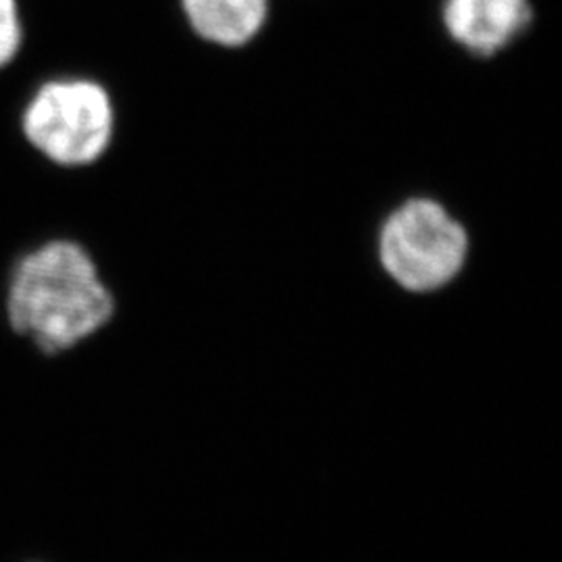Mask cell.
I'll return each mask as SVG.
<instances>
[{"label":"cell","mask_w":562,"mask_h":562,"mask_svg":"<svg viewBox=\"0 0 562 562\" xmlns=\"http://www.w3.org/2000/svg\"><path fill=\"white\" fill-rule=\"evenodd\" d=\"M183 15L202 41L241 46L261 32L269 0H181Z\"/></svg>","instance_id":"obj_5"},{"label":"cell","mask_w":562,"mask_h":562,"mask_svg":"<svg viewBox=\"0 0 562 562\" xmlns=\"http://www.w3.org/2000/svg\"><path fill=\"white\" fill-rule=\"evenodd\" d=\"M21 127L46 159L83 167L99 161L113 140L115 111L109 92L97 81H48L27 102Z\"/></svg>","instance_id":"obj_3"},{"label":"cell","mask_w":562,"mask_h":562,"mask_svg":"<svg viewBox=\"0 0 562 562\" xmlns=\"http://www.w3.org/2000/svg\"><path fill=\"white\" fill-rule=\"evenodd\" d=\"M375 252L392 288L406 296H436L462 280L471 238L440 202L415 199L385 217Z\"/></svg>","instance_id":"obj_2"},{"label":"cell","mask_w":562,"mask_h":562,"mask_svg":"<svg viewBox=\"0 0 562 562\" xmlns=\"http://www.w3.org/2000/svg\"><path fill=\"white\" fill-rule=\"evenodd\" d=\"M529 21V0H446L443 7V25L452 41L482 57L517 41Z\"/></svg>","instance_id":"obj_4"},{"label":"cell","mask_w":562,"mask_h":562,"mask_svg":"<svg viewBox=\"0 0 562 562\" xmlns=\"http://www.w3.org/2000/svg\"><path fill=\"white\" fill-rule=\"evenodd\" d=\"M7 313L15 331L59 355L102 334L117 315V301L83 246L55 240L18 262Z\"/></svg>","instance_id":"obj_1"},{"label":"cell","mask_w":562,"mask_h":562,"mask_svg":"<svg viewBox=\"0 0 562 562\" xmlns=\"http://www.w3.org/2000/svg\"><path fill=\"white\" fill-rule=\"evenodd\" d=\"M21 38L18 0H0V69L18 57Z\"/></svg>","instance_id":"obj_6"}]
</instances>
